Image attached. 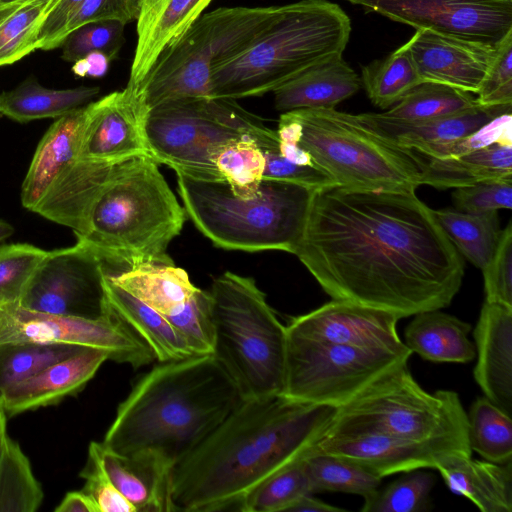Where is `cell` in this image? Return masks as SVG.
<instances>
[{
    "mask_svg": "<svg viewBox=\"0 0 512 512\" xmlns=\"http://www.w3.org/2000/svg\"><path fill=\"white\" fill-rule=\"evenodd\" d=\"M332 298L399 319L447 307L464 261L415 192L315 190L294 253Z\"/></svg>",
    "mask_w": 512,
    "mask_h": 512,
    "instance_id": "6da1fadb",
    "label": "cell"
},
{
    "mask_svg": "<svg viewBox=\"0 0 512 512\" xmlns=\"http://www.w3.org/2000/svg\"><path fill=\"white\" fill-rule=\"evenodd\" d=\"M336 410L281 395L242 400L172 468L171 512L238 509L258 483L304 457Z\"/></svg>",
    "mask_w": 512,
    "mask_h": 512,
    "instance_id": "7a4b0ae2",
    "label": "cell"
},
{
    "mask_svg": "<svg viewBox=\"0 0 512 512\" xmlns=\"http://www.w3.org/2000/svg\"><path fill=\"white\" fill-rule=\"evenodd\" d=\"M241 402L213 355L159 362L119 404L101 443L119 454L152 453L172 469Z\"/></svg>",
    "mask_w": 512,
    "mask_h": 512,
    "instance_id": "3957f363",
    "label": "cell"
},
{
    "mask_svg": "<svg viewBox=\"0 0 512 512\" xmlns=\"http://www.w3.org/2000/svg\"><path fill=\"white\" fill-rule=\"evenodd\" d=\"M185 218L158 163L138 157L113 166L75 235L114 275L143 264H174L166 251Z\"/></svg>",
    "mask_w": 512,
    "mask_h": 512,
    "instance_id": "277c9868",
    "label": "cell"
},
{
    "mask_svg": "<svg viewBox=\"0 0 512 512\" xmlns=\"http://www.w3.org/2000/svg\"><path fill=\"white\" fill-rule=\"evenodd\" d=\"M351 30L350 18L336 3L281 5L264 32L213 69L210 97L237 100L273 92L309 67L343 55Z\"/></svg>",
    "mask_w": 512,
    "mask_h": 512,
    "instance_id": "5b68a950",
    "label": "cell"
},
{
    "mask_svg": "<svg viewBox=\"0 0 512 512\" xmlns=\"http://www.w3.org/2000/svg\"><path fill=\"white\" fill-rule=\"evenodd\" d=\"M176 175L186 215L215 246L294 253L315 190L263 178L257 193L243 198L234 194L226 181L198 179L181 172Z\"/></svg>",
    "mask_w": 512,
    "mask_h": 512,
    "instance_id": "8992f818",
    "label": "cell"
},
{
    "mask_svg": "<svg viewBox=\"0 0 512 512\" xmlns=\"http://www.w3.org/2000/svg\"><path fill=\"white\" fill-rule=\"evenodd\" d=\"M214 326L212 355L242 400L281 395L286 368V326L254 279L227 271L209 290Z\"/></svg>",
    "mask_w": 512,
    "mask_h": 512,
    "instance_id": "52a82bcc",
    "label": "cell"
},
{
    "mask_svg": "<svg viewBox=\"0 0 512 512\" xmlns=\"http://www.w3.org/2000/svg\"><path fill=\"white\" fill-rule=\"evenodd\" d=\"M327 429L375 431L445 455L472 454L467 413L459 395L451 390L425 391L408 362L385 372L337 408Z\"/></svg>",
    "mask_w": 512,
    "mask_h": 512,
    "instance_id": "ba28073f",
    "label": "cell"
},
{
    "mask_svg": "<svg viewBox=\"0 0 512 512\" xmlns=\"http://www.w3.org/2000/svg\"><path fill=\"white\" fill-rule=\"evenodd\" d=\"M286 113L299 130V145L337 185L367 191L415 192L419 158L366 126L358 114L332 109Z\"/></svg>",
    "mask_w": 512,
    "mask_h": 512,
    "instance_id": "9c48e42d",
    "label": "cell"
},
{
    "mask_svg": "<svg viewBox=\"0 0 512 512\" xmlns=\"http://www.w3.org/2000/svg\"><path fill=\"white\" fill-rule=\"evenodd\" d=\"M146 136L152 159L198 179L225 181L212 162L229 141L252 138L263 151H279L276 130L236 100L189 97L149 110Z\"/></svg>",
    "mask_w": 512,
    "mask_h": 512,
    "instance_id": "30bf717a",
    "label": "cell"
},
{
    "mask_svg": "<svg viewBox=\"0 0 512 512\" xmlns=\"http://www.w3.org/2000/svg\"><path fill=\"white\" fill-rule=\"evenodd\" d=\"M281 6L223 7L202 14L164 50L139 86L150 109L210 97L213 69L243 51L277 18Z\"/></svg>",
    "mask_w": 512,
    "mask_h": 512,
    "instance_id": "8fae6325",
    "label": "cell"
},
{
    "mask_svg": "<svg viewBox=\"0 0 512 512\" xmlns=\"http://www.w3.org/2000/svg\"><path fill=\"white\" fill-rule=\"evenodd\" d=\"M411 354L409 348H361L287 334L281 396L339 408L382 374L408 362Z\"/></svg>",
    "mask_w": 512,
    "mask_h": 512,
    "instance_id": "7c38bea8",
    "label": "cell"
},
{
    "mask_svg": "<svg viewBox=\"0 0 512 512\" xmlns=\"http://www.w3.org/2000/svg\"><path fill=\"white\" fill-rule=\"evenodd\" d=\"M35 342L103 350L109 360L138 368L156 360L150 348L111 309L100 319L43 313L20 304L0 309V344Z\"/></svg>",
    "mask_w": 512,
    "mask_h": 512,
    "instance_id": "4fadbf2b",
    "label": "cell"
},
{
    "mask_svg": "<svg viewBox=\"0 0 512 512\" xmlns=\"http://www.w3.org/2000/svg\"><path fill=\"white\" fill-rule=\"evenodd\" d=\"M105 276L104 263L85 245L47 251L19 304L43 313L100 319L111 312Z\"/></svg>",
    "mask_w": 512,
    "mask_h": 512,
    "instance_id": "5bb4252c",
    "label": "cell"
},
{
    "mask_svg": "<svg viewBox=\"0 0 512 512\" xmlns=\"http://www.w3.org/2000/svg\"><path fill=\"white\" fill-rule=\"evenodd\" d=\"M415 29L490 45L512 31V0H347Z\"/></svg>",
    "mask_w": 512,
    "mask_h": 512,
    "instance_id": "9a60e30c",
    "label": "cell"
},
{
    "mask_svg": "<svg viewBox=\"0 0 512 512\" xmlns=\"http://www.w3.org/2000/svg\"><path fill=\"white\" fill-rule=\"evenodd\" d=\"M148 114L143 92L128 83L122 91L89 103L77 159L110 166L138 157L152 159Z\"/></svg>",
    "mask_w": 512,
    "mask_h": 512,
    "instance_id": "2e32d148",
    "label": "cell"
},
{
    "mask_svg": "<svg viewBox=\"0 0 512 512\" xmlns=\"http://www.w3.org/2000/svg\"><path fill=\"white\" fill-rule=\"evenodd\" d=\"M393 313L332 299L306 314L291 318L286 333L317 342L361 348H408L400 339Z\"/></svg>",
    "mask_w": 512,
    "mask_h": 512,
    "instance_id": "e0dca14e",
    "label": "cell"
},
{
    "mask_svg": "<svg viewBox=\"0 0 512 512\" xmlns=\"http://www.w3.org/2000/svg\"><path fill=\"white\" fill-rule=\"evenodd\" d=\"M307 454L337 456L381 478L420 468L435 469L441 458L450 456L385 433L353 429H326Z\"/></svg>",
    "mask_w": 512,
    "mask_h": 512,
    "instance_id": "ac0fdd59",
    "label": "cell"
},
{
    "mask_svg": "<svg viewBox=\"0 0 512 512\" xmlns=\"http://www.w3.org/2000/svg\"><path fill=\"white\" fill-rule=\"evenodd\" d=\"M405 45L422 82L444 84L475 94L497 47L428 29H416Z\"/></svg>",
    "mask_w": 512,
    "mask_h": 512,
    "instance_id": "d6986e66",
    "label": "cell"
},
{
    "mask_svg": "<svg viewBox=\"0 0 512 512\" xmlns=\"http://www.w3.org/2000/svg\"><path fill=\"white\" fill-rule=\"evenodd\" d=\"M106 360L109 358L103 350L84 348L6 389L0 397L1 406L10 417L58 404L82 391Z\"/></svg>",
    "mask_w": 512,
    "mask_h": 512,
    "instance_id": "ffe728a7",
    "label": "cell"
},
{
    "mask_svg": "<svg viewBox=\"0 0 512 512\" xmlns=\"http://www.w3.org/2000/svg\"><path fill=\"white\" fill-rule=\"evenodd\" d=\"M473 335L474 379L485 397L511 415L512 308L485 301Z\"/></svg>",
    "mask_w": 512,
    "mask_h": 512,
    "instance_id": "44dd1931",
    "label": "cell"
},
{
    "mask_svg": "<svg viewBox=\"0 0 512 512\" xmlns=\"http://www.w3.org/2000/svg\"><path fill=\"white\" fill-rule=\"evenodd\" d=\"M213 0H139L137 41L128 84L137 88L160 54L174 44Z\"/></svg>",
    "mask_w": 512,
    "mask_h": 512,
    "instance_id": "7402d4cb",
    "label": "cell"
},
{
    "mask_svg": "<svg viewBox=\"0 0 512 512\" xmlns=\"http://www.w3.org/2000/svg\"><path fill=\"white\" fill-rule=\"evenodd\" d=\"M512 105L481 106L446 117L406 122L382 113L358 114L362 122L389 141L418 153L467 136L492 119L509 113Z\"/></svg>",
    "mask_w": 512,
    "mask_h": 512,
    "instance_id": "603a6c76",
    "label": "cell"
},
{
    "mask_svg": "<svg viewBox=\"0 0 512 512\" xmlns=\"http://www.w3.org/2000/svg\"><path fill=\"white\" fill-rule=\"evenodd\" d=\"M95 442V441H94ZM106 474L136 512H171V468L149 452L119 454L95 442Z\"/></svg>",
    "mask_w": 512,
    "mask_h": 512,
    "instance_id": "cb8c5ba5",
    "label": "cell"
},
{
    "mask_svg": "<svg viewBox=\"0 0 512 512\" xmlns=\"http://www.w3.org/2000/svg\"><path fill=\"white\" fill-rule=\"evenodd\" d=\"M86 106L57 118L40 140L22 184L21 202L26 209L33 212L58 176L77 159Z\"/></svg>",
    "mask_w": 512,
    "mask_h": 512,
    "instance_id": "d4e9b609",
    "label": "cell"
},
{
    "mask_svg": "<svg viewBox=\"0 0 512 512\" xmlns=\"http://www.w3.org/2000/svg\"><path fill=\"white\" fill-rule=\"evenodd\" d=\"M361 79L341 56L317 63L296 75L274 94L275 108L281 112L296 109H332L354 95Z\"/></svg>",
    "mask_w": 512,
    "mask_h": 512,
    "instance_id": "484cf974",
    "label": "cell"
},
{
    "mask_svg": "<svg viewBox=\"0 0 512 512\" xmlns=\"http://www.w3.org/2000/svg\"><path fill=\"white\" fill-rule=\"evenodd\" d=\"M435 469L451 492L468 498L480 511H512V460L494 463L471 457L445 456Z\"/></svg>",
    "mask_w": 512,
    "mask_h": 512,
    "instance_id": "4316f807",
    "label": "cell"
},
{
    "mask_svg": "<svg viewBox=\"0 0 512 512\" xmlns=\"http://www.w3.org/2000/svg\"><path fill=\"white\" fill-rule=\"evenodd\" d=\"M414 316L404 331V344L412 353L436 363H469L476 358L469 323L440 309Z\"/></svg>",
    "mask_w": 512,
    "mask_h": 512,
    "instance_id": "83f0119b",
    "label": "cell"
},
{
    "mask_svg": "<svg viewBox=\"0 0 512 512\" xmlns=\"http://www.w3.org/2000/svg\"><path fill=\"white\" fill-rule=\"evenodd\" d=\"M417 155L421 184L437 189L457 188L485 179L512 178V143H495L448 158Z\"/></svg>",
    "mask_w": 512,
    "mask_h": 512,
    "instance_id": "f1b7e54d",
    "label": "cell"
},
{
    "mask_svg": "<svg viewBox=\"0 0 512 512\" xmlns=\"http://www.w3.org/2000/svg\"><path fill=\"white\" fill-rule=\"evenodd\" d=\"M104 289L111 309L150 348L158 362L197 356L161 313L115 284L107 274Z\"/></svg>",
    "mask_w": 512,
    "mask_h": 512,
    "instance_id": "f546056e",
    "label": "cell"
},
{
    "mask_svg": "<svg viewBox=\"0 0 512 512\" xmlns=\"http://www.w3.org/2000/svg\"><path fill=\"white\" fill-rule=\"evenodd\" d=\"M99 92V87L86 86L50 89L31 75L14 89L0 94L1 113L19 123L57 119L88 105Z\"/></svg>",
    "mask_w": 512,
    "mask_h": 512,
    "instance_id": "4dcf8cb0",
    "label": "cell"
},
{
    "mask_svg": "<svg viewBox=\"0 0 512 512\" xmlns=\"http://www.w3.org/2000/svg\"><path fill=\"white\" fill-rule=\"evenodd\" d=\"M107 275L115 284L163 316L178 309L198 290L187 272L174 264H143Z\"/></svg>",
    "mask_w": 512,
    "mask_h": 512,
    "instance_id": "1f68e13d",
    "label": "cell"
},
{
    "mask_svg": "<svg viewBox=\"0 0 512 512\" xmlns=\"http://www.w3.org/2000/svg\"><path fill=\"white\" fill-rule=\"evenodd\" d=\"M434 214L457 251L482 270L490 261L500 237L498 212L474 214L444 208L434 210Z\"/></svg>",
    "mask_w": 512,
    "mask_h": 512,
    "instance_id": "d6a6232c",
    "label": "cell"
},
{
    "mask_svg": "<svg viewBox=\"0 0 512 512\" xmlns=\"http://www.w3.org/2000/svg\"><path fill=\"white\" fill-rule=\"evenodd\" d=\"M60 0H12L0 3V66L37 50L39 29Z\"/></svg>",
    "mask_w": 512,
    "mask_h": 512,
    "instance_id": "836d02e7",
    "label": "cell"
},
{
    "mask_svg": "<svg viewBox=\"0 0 512 512\" xmlns=\"http://www.w3.org/2000/svg\"><path fill=\"white\" fill-rule=\"evenodd\" d=\"M478 105L470 92L444 84L422 82L382 114L399 121H425L457 114Z\"/></svg>",
    "mask_w": 512,
    "mask_h": 512,
    "instance_id": "e575fe53",
    "label": "cell"
},
{
    "mask_svg": "<svg viewBox=\"0 0 512 512\" xmlns=\"http://www.w3.org/2000/svg\"><path fill=\"white\" fill-rule=\"evenodd\" d=\"M361 83L370 101L387 109L422 83L405 44L387 57L362 67Z\"/></svg>",
    "mask_w": 512,
    "mask_h": 512,
    "instance_id": "d590c367",
    "label": "cell"
},
{
    "mask_svg": "<svg viewBox=\"0 0 512 512\" xmlns=\"http://www.w3.org/2000/svg\"><path fill=\"white\" fill-rule=\"evenodd\" d=\"M468 444L485 460H512V420L487 397L477 398L467 413Z\"/></svg>",
    "mask_w": 512,
    "mask_h": 512,
    "instance_id": "8d00e7d4",
    "label": "cell"
},
{
    "mask_svg": "<svg viewBox=\"0 0 512 512\" xmlns=\"http://www.w3.org/2000/svg\"><path fill=\"white\" fill-rule=\"evenodd\" d=\"M43 491L20 445L7 437L0 458V512H34Z\"/></svg>",
    "mask_w": 512,
    "mask_h": 512,
    "instance_id": "74e56055",
    "label": "cell"
},
{
    "mask_svg": "<svg viewBox=\"0 0 512 512\" xmlns=\"http://www.w3.org/2000/svg\"><path fill=\"white\" fill-rule=\"evenodd\" d=\"M311 493L344 492L362 496L372 495L382 478L346 459L327 454H307L303 457Z\"/></svg>",
    "mask_w": 512,
    "mask_h": 512,
    "instance_id": "f35d334b",
    "label": "cell"
},
{
    "mask_svg": "<svg viewBox=\"0 0 512 512\" xmlns=\"http://www.w3.org/2000/svg\"><path fill=\"white\" fill-rule=\"evenodd\" d=\"M84 346L9 342L0 344V397L6 389L66 359Z\"/></svg>",
    "mask_w": 512,
    "mask_h": 512,
    "instance_id": "ab89813d",
    "label": "cell"
},
{
    "mask_svg": "<svg viewBox=\"0 0 512 512\" xmlns=\"http://www.w3.org/2000/svg\"><path fill=\"white\" fill-rule=\"evenodd\" d=\"M310 493L309 477L301 458L258 483L241 500L238 510L287 511L300 497Z\"/></svg>",
    "mask_w": 512,
    "mask_h": 512,
    "instance_id": "60d3db41",
    "label": "cell"
},
{
    "mask_svg": "<svg viewBox=\"0 0 512 512\" xmlns=\"http://www.w3.org/2000/svg\"><path fill=\"white\" fill-rule=\"evenodd\" d=\"M212 162L234 194L249 198L257 193L263 179L265 157L252 138L227 142L216 151Z\"/></svg>",
    "mask_w": 512,
    "mask_h": 512,
    "instance_id": "b9f144b4",
    "label": "cell"
},
{
    "mask_svg": "<svg viewBox=\"0 0 512 512\" xmlns=\"http://www.w3.org/2000/svg\"><path fill=\"white\" fill-rule=\"evenodd\" d=\"M433 473L420 469L405 472L382 490L364 499L362 512H426L432 509Z\"/></svg>",
    "mask_w": 512,
    "mask_h": 512,
    "instance_id": "7bdbcfd3",
    "label": "cell"
},
{
    "mask_svg": "<svg viewBox=\"0 0 512 512\" xmlns=\"http://www.w3.org/2000/svg\"><path fill=\"white\" fill-rule=\"evenodd\" d=\"M47 251L30 244L0 246V309L19 304Z\"/></svg>",
    "mask_w": 512,
    "mask_h": 512,
    "instance_id": "ee69618b",
    "label": "cell"
},
{
    "mask_svg": "<svg viewBox=\"0 0 512 512\" xmlns=\"http://www.w3.org/2000/svg\"><path fill=\"white\" fill-rule=\"evenodd\" d=\"M164 317L180 333L195 355H212L214 326L209 291L198 288L178 309Z\"/></svg>",
    "mask_w": 512,
    "mask_h": 512,
    "instance_id": "f6af8a7d",
    "label": "cell"
},
{
    "mask_svg": "<svg viewBox=\"0 0 512 512\" xmlns=\"http://www.w3.org/2000/svg\"><path fill=\"white\" fill-rule=\"evenodd\" d=\"M125 24L118 20L86 23L71 31L62 44V58L75 62L87 54L100 51L114 60L124 42Z\"/></svg>",
    "mask_w": 512,
    "mask_h": 512,
    "instance_id": "bcb514c9",
    "label": "cell"
},
{
    "mask_svg": "<svg viewBox=\"0 0 512 512\" xmlns=\"http://www.w3.org/2000/svg\"><path fill=\"white\" fill-rule=\"evenodd\" d=\"M455 209L474 214L512 208V178L485 179L457 187L452 193Z\"/></svg>",
    "mask_w": 512,
    "mask_h": 512,
    "instance_id": "7dc6e473",
    "label": "cell"
},
{
    "mask_svg": "<svg viewBox=\"0 0 512 512\" xmlns=\"http://www.w3.org/2000/svg\"><path fill=\"white\" fill-rule=\"evenodd\" d=\"M482 272L485 301L512 308V221L501 230L497 247Z\"/></svg>",
    "mask_w": 512,
    "mask_h": 512,
    "instance_id": "c3c4849f",
    "label": "cell"
},
{
    "mask_svg": "<svg viewBox=\"0 0 512 512\" xmlns=\"http://www.w3.org/2000/svg\"><path fill=\"white\" fill-rule=\"evenodd\" d=\"M476 94L481 106L512 105V31L497 45L495 57Z\"/></svg>",
    "mask_w": 512,
    "mask_h": 512,
    "instance_id": "681fc988",
    "label": "cell"
},
{
    "mask_svg": "<svg viewBox=\"0 0 512 512\" xmlns=\"http://www.w3.org/2000/svg\"><path fill=\"white\" fill-rule=\"evenodd\" d=\"M80 476L85 480L82 490L91 497L99 512H136L103 469L94 441L89 445L87 462Z\"/></svg>",
    "mask_w": 512,
    "mask_h": 512,
    "instance_id": "f907efd6",
    "label": "cell"
},
{
    "mask_svg": "<svg viewBox=\"0 0 512 512\" xmlns=\"http://www.w3.org/2000/svg\"><path fill=\"white\" fill-rule=\"evenodd\" d=\"M512 143V113L502 114L473 133L458 140L436 146L424 153L426 157L448 158L480 149L495 143ZM418 153V152H417Z\"/></svg>",
    "mask_w": 512,
    "mask_h": 512,
    "instance_id": "816d5d0a",
    "label": "cell"
},
{
    "mask_svg": "<svg viewBox=\"0 0 512 512\" xmlns=\"http://www.w3.org/2000/svg\"><path fill=\"white\" fill-rule=\"evenodd\" d=\"M265 169L263 178L297 183L313 190L337 185L316 165H299L283 157L279 151H263Z\"/></svg>",
    "mask_w": 512,
    "mask_h": 512,
    "instance_id": "f5cc1de1",
    "label": "cell"
},
{
    "mask_svg": "<svg viewBox=\"0 0 512 512\" xmlns=\"http://www.w3.org/2000/svg\"><path fill=\"white\" fill-rule=\"evenodd\" d=\"M138 8L139 0H84L68 23L66 36L90 22L118 20L126 25L137 19Z\"/></svg>",
    "mask_w": 512,
    "mask_h": 512,
    "instance_id": "db71d44e",
    "label": "cell"
},
{
    "mask_svg": "<svg viewBox=\"0 0 512 512\" xmlns=\"http://www.w3.org/2000/svg\"><path fill=\"white\" fill-rule=\"evenodd\" d=\"M83 1L60 0L54 6L39 29L36 42L37 49L48 51L62 46L68 23Z\"/></svg>",
    "mask_w": 512,
    "mask_h": 512,
    "instance_id": "11a10c76",
    "label": "cell"
},
{
    "mask_svg": "<svg viewBox=\"0 0 512 512\" xmlns=\"http://www.w3.org/2000/svg\"><path fill=\"white\" fill-rule=\"evenodd\" d=\"M111 61L105 53L94 51L76 60L71 69L78 77L101 78L108 72Z\"/></svg>",
    "mask_w": 512,
    "mask_h": 512,
    "instance_id": "9f6ffc18",
    "label": "cell"
},
{
    "mask_svg": "<svg viewBox=\"0 0 512 512\" xmlns=\"http://www.w3.org/2000/svg\"><path fill=\"white\" fill-rule=\"evenodd\" d=\"M55 512H99L91 497L81 491H70L65 494Z\"/></svg>",
    "mask_w": 512,
    "mask_h": 512,
    "instance_id": "6f0895ef",
    "label": "cell"
},
{
    "mask_svg": "<svg viewBox=\"0 0 512 512\" xmlns=\"http://www.w3.org/2000/svg\"><path fill=\"white\" fill-rule=\"evenodd\" d=\"M289 512H339L345 509L328 504L316 497L313 494H306L300 497L294 504H292Z\"/></svg>",
    "mask_w": 512,
    "mask_h": 512,
    "instance_id": "680465c9",
    "label": "cell"
},
{
    "mask_svg": "<svg viewBox=\"0 0 512 512\" xmlns=\"http://www.w3.org/2000/svg\"><path fill=\"white\" fill-rule=\"evenodd\" d=\"M7 418L8 416L0 405V458L5 445V441L9 436L7 432Z\"/></svg>",
    "mask_w": 512,
    "mask_h": 512,
    "instance_id": "91938a15",
    "label": "cell"
},
{
    "mask_svg": "<svg viewBox=\"0 0 512 512\" xmlns=\"http://www.w3.org/2000/svg\"><path fill=\"white\" fill-rule=\"evenodd\" d=\"M14 233V227L0 218V242L9 238Z\"/></svg>",
    "mask_w": 512,
    "mask_h": 512,
    "instance_id": "94428289",
    "label": "cell"
},
{
    "mask_svg": "<svg viewBox=\"0 0 512 512\" xmlns=\"http://www.w3.org/2000/svg\"><path fill=\"white\" fill-rule=\"evenodd\" d=\"M8 1H12V0H0V3H2V2H8Z\"/></svg>",
    "mask_w": 512,
    "mask_h": 512,
    "instance_id": "6125c7cd",
    "label": "cell"
},
{
    "mask_svg": "<svg viewBox=\"0 0 512 512\" xmlns=\"http://www.w3.org/2000/svg\"><path fill=\"white\" fill-rule=\"evenodd\" d=\"M3 116L2 113H1V102H0V117Z\"/></svg>",
    "mask_w": 512,
    "mask_h": 512,
    "instance_id": "be15d7a7",
    "label": "cell"
},
{
    "mask_svg": "<svg viewBox=\"0 0 512 512\" xmlns=\"http://www.w3.org/2000/svg\"><path fill=\"white\" fill-rule=\"evenodd\" d=\"M0 405H1V403H0Z\"/></svg>",
    "mask_w": 512,
    "mask_h": 512,
    "instance_id": "e7e4bbea",
    "label": "cell"
}]
</instances>
